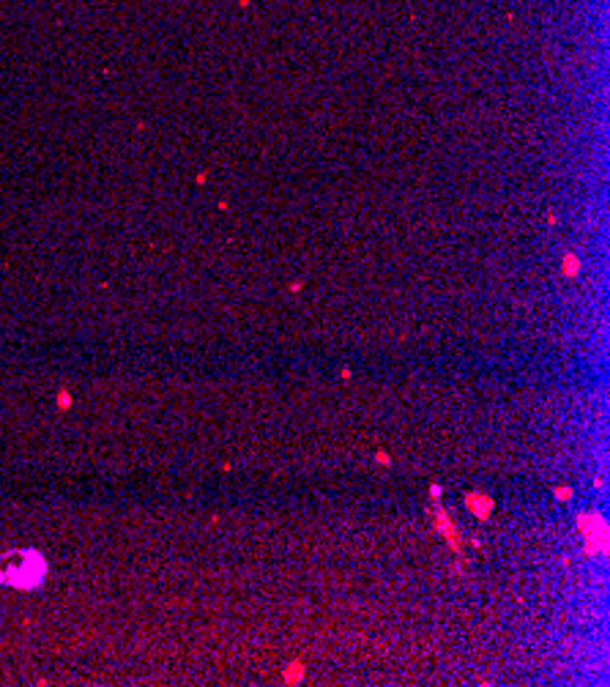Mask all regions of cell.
<instances>
[{
    "mask_svg": "<svg viewBox=\"0 0 610 687\" xmlns=\"http://www.w3.org/2000/svg\"><path fill=\"white\" fill-rule=\"evenodd\" d=\"M578 528L586 537V554L588 556H605L608 554V523L597 512L578 515Z\"/></svg>",
    "mask_w": 610,
    "mask_h": 687,
    "instance_id": "obj_1",
    "label": "cell"
},
{
    "mask_svg": "<svg viewBox=\"0 0 610 687\" xmlns=\"http://www.w3.org/2000/svg\"><path fill=\"white\" fill-rule=\"evenodd\" d=\"M435 526H438V534L446 540V545H449L454 554H463V540H460V531H457V526L454 521L449 518V512L446 509H441V507H435Z\"/></svg>",
    "mask_w": 610,
    "mask_h": 687,
    "instance_id": "obj_2",
    "label": "cell"
},
{
    "mask_svg": "<svg viewBox=\"0 0 610 687\" xmlns=\"http://www.w3.org/2000/svg\"><path fill=\"white\" fill-rule=\"evenodd\" d=\"M465 507H468L479 521H484V518H490V512H493V498L484 496V493L471 491V493H465Z\"/></svg>",
    "mask_w": 610,
    "mask_h": 687,
    "instance_id": "obj_3",
    "label": "cell"
},
{
    "mask_svg": "<svg viewBox=\"0 0 610 687\" xmlns=\"http://www.w3.org/2000/svg\"><path fill=\"white\" fill-rule=\"evenodd\" d=\"M304 674H307V663L304 660H290L285 665V671H282V682L285 685H298L304 679Z\"/></svg>",
    "mask_w": 610,
    "mask_h": 687,
    "instance_id": "obj_4",
    "label": "cell"
},
{
    "mask_svg": "<svg viewBox=\"0 0 610 687\" xmlns=\"http://www.w3.org/2000/svg\"><path fill=\"white\" fill-rule=\"evenodd\" d=\"M553 496L558 498V501H567V498H572V488H567V485H561V488H555Z\"/></svg>",
    "mask_w": 610,
    "mask_h": 687,
    "instance_id": "obj_5",
    "label": "cell"
},
{
    "mask_svg": "<svg viewBox=\"0 0 610 687\" xmlns=\"http://www.w3.org/2000/svg\"><path fill=\"white\" fill-rule=\"evenodd\" d=\"M578 271V261L575 258H567V274H575Z\"/></svg>",
    "mask_w": 610,
    "mask_h": 687,
    "instance_id": "obj_6",
    "label": "cell"
},
{
    "mask_svg": "<svg viewBox=\"0 0 610 687\" xmlns=\"http://www.w3.org/2000/svg\"><path fill=\"white\" fill-rule=\"evenodd\" d=\"M375 460H378L381 465H388V463H391V458H388L386 452H375Z\"/></svg>",
    "mask_w": 610,
    "mask_h": 687,
    "instance_id": "obj_7",
    "label": "cell"
}]
</instances>
